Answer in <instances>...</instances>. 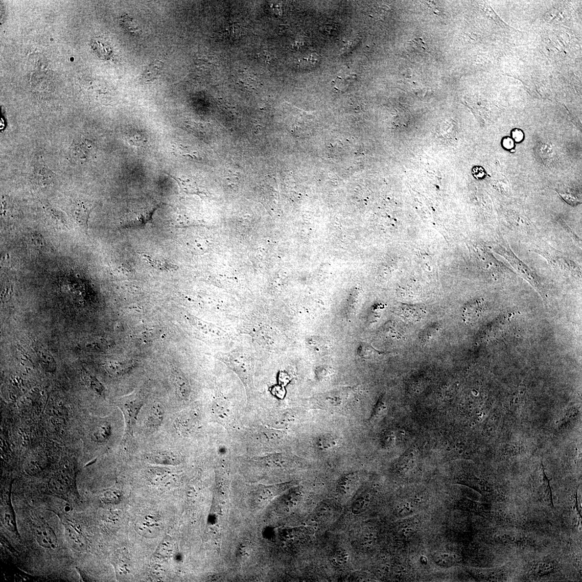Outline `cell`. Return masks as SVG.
I'll list each match as a JSON object with an SVG mask.
<instances>
[{
	"mask_svg": "<svg viewBox=\"0 0 582 582\" xmlns=\"http://www.w3.org/2000/svg\"><path fill=\"white\" fill-rule=\"evenodd\" d=\"M143 404V398L137 393L133 394L119 400L118 407L124 415L125 432L127 435H132L137 416Z\"/></svg>",
	"mask_w": 582,
	"mask_h": 582,
	"instance_id": "1",
	"label": "cell"
},
{
	"mask_svg": "<svg viewBox=\"0 0 582 582\" xmlns=\"http://www.w3.org/2000/svg\"><path fill=\"white\" fill-rule=\"evenodd\" d=\"M348 398L346 394L331 393L314 397L312 406L314 409L336 412L346 407Z\"/></svg>",
	"mask_w": 582,
	"mask_h": 582,
	"instance_id": "2",
	"label": "cell"
},
{
	"mask_svg": "<svg viewBox=\"0 0 582 582\" xmlns=\"http://www.w3.org/2000/svg\"><path fill=\"white\" fill-rule=\"evenodd\" d=\"M158 206L133 208L125 216L122 224L125 227L138 228L145 226L152 220L153 213Z\"/></svg>",
	"mask_w": 582,
	"mask_h": 582,
	"instance_id": "3",
	"label": "cell"
},
{
	"mask_svg": "<svg viewBox=\"0 0 582 582\" xmlns=\"http://www.w3.org/2000/svg\"><path fill=\"white\" fill-rule=\"evenodd\" d=\"M56 175L47 166L41 159L35 163L30 179L32 184L40 188H47L55 182Z\"/></svg>",
	"mask_w": 582,
	"mask_h": 582,
	"instance_id": "4",
	"label": "cell"
},
{
	"mask_svg": "<svg viewBox=\"0 0 582 582\" xmlns=\"http://www.w3.org/2000/svg\"><path fill=\"white\" fill-rule=\"evenodd\" d=\"M97 205L85 200L78 199L73 202L71 207V214L74 221L87 233L89 220L91 213Z\"/></svg>",
	"mask_w": 582,
	"mask_h": 582,
	"instance_id": "5",
	"label": "cell"
},
{
	"mask_svg": "<svg viewBox=\"0 0 582 582\" xmlns=\"http://www.w3.org/2000/svg\"><path fill=\"white\" fill-rule=\"evenodd\" d=\"M93 143L85 138H78L72 143L70 158L74 163H84L92 156Z\"/></svg>",
	"mask_w": 582,
	"mask_h": 582,
	"instance_id": "6",
	"label": "cell"
},
{
	"mask_svg": "<svg viewBox=\"0 0 582 582\" xmlns=\"http://www.w3.org/2000/svg\"><path fill=\"white\" fill-rule=\"evenodd\" d=\"M475 578L483 582H500L505 579L504 571L503 569H476L469 570Z\"/></svg>",
	"mask_w": 582,
	"mask_h": 582,
	"instance_id": "7",
	"label": "cell"
},
{
	"mask_svg": "<svg viewBox=\"0 0 582 582\" xmlns=\"http://www.w3.org/2000/svg\"><path fill=\"white\" fill-rule=\"evenodd\" d=\"M138 255L144 262L154 269L170 272L177 271L178 269L177 265L170 263L167 260L152 257L151 256L143 253H138Z\"/></svg>",
	"mask_w": 582,
	"mask_h": 582,
	"instance_id": "8",
	"label": "cell"
},
{
	"mask_svg": "<svg viewBox=\"0 0 582 582\" xmlns=\"http://www.w3.org/2000/svg\"><path fill=\"white\" fill-rule=\"evenodd\" d=\"M432 558L435 563L442 568L453 567L460 563L462 559L458 554L446 552L436 553Z\"/></svg>",
	"mask_w": 582,
	"mask_h": 582,
	"instance_id": "9",
	"label": "cell"
},
{
	"mask_svg": "<svg viewBox=\"0 0 582 582\" xmlns=\"http://www.w3.org/2000/svg\"><path fill=\"white\" fill-rule=\"evenodd\" d=\"M458 507L463 510L473 512L484 517H489L490 514L488 507L468 499H463L459 501Z\"/></svg>",
	"mask_w": 582,
	"mask_h": 582,
	"instance_id": "10",
	"label": "cell"
},
{
	"mask_svg": "<svg viewBox=\"0 0 582 582\" xmlns=\"http://www.w3.org/2000/svg\"><path fill=\"white\" fill-rule=\"evenodd\" d=\"M164 417V410L159 404L153 405L149 410L146 424L149 428H157L162 424Z\"/></svg>",
	"mask_w": 582,
	"mask_h": 582,
	"instance_id": "11",
	"label": "cell"
},
{
	"mask_svg": "<svg viewBox=\"0 0 582 582\" xmlns=\"http://www.w3.org/2000/svg\"><path fill=\"white\" fill-rule=\"evenodd\" d=\"M542 471L543 480L539 494H540V498L544 504L549 507H551V508L554 509V504L553 502L552 490L551 484H550V480L546 476V474L545 471H544V469L543 466Z\"/></svg>",
	"mask_w": 582,
	"mask_h": 582,
	"instance_id": "12",
	"label": "cell"
},
{
	"mask_svg": "<svg viewBox=\"0 0 582 582\" xmlns=\"http://www.w3.org/2000/svg\"><path fill=\"white\" fill-rule=\"evenodd\" d=\"M46 212L48 218L54 224L55 226L62 228H68L66 218L63 213L53 208L49 204L45 203Z\"/></svg>",
	"mask_w": 582,
	"mask_h": 582,
	"instance_id": "13",
	"label": "cell"
},
{
	"mask_svg": "<svg viewBox=\"0 0 582 582\" xmlns=\"http://www.w3.org/2000/svg\"><path fill=\"white\" fill-rule=\"evenodd\" d=\"M556 569V566L550 560H541L533 565L532 574L536 577H542L551 574Z\"/></svg>",
	"mask_w": 582,
	"mask_h": 582,
	"instance_id": "14",
	"label": "cell"
},
{
	"mask_svg": "<svg viewBox=\"0 0 582 582\" xmlns=\"http://www.w3.org/2000/svg\"><path fill=\"white\" fill-rule=\"evenodd\" d=\"M174 373L176 388L180 397L184 399H187L190 393V388L187 380L177 371H175Z\"/></svg>",
	"mask_w": 582,
	"mask_h": 582,
	"instance_id": "15",
	"label": "cell"
},
{
	"mask_svg": "<svg viewBox=\"0 0 582 582\" xmlns=\"http://www.w3.org/2000/svg\"><path fill=\"white\" fill-rule=\"evenodd\" d=\"M110 426L109 423L100 422L96 425L92 432V438L95 442H102L108 439L110 435Z\"/></svg>",
	"mask_w": 582,
	"mask_h": 582,
	"instance_id": "16",
	"label": "cell"
},
{
	"mask_svg": "<svg viewBox=\"0 0 582 582\" xmlns=\"http://www.w3.org/2000/svg\"><path fill=\"white\" fill-rule=\"evenodd\" d=\"M212 410L216 417L222 421H228L231 415L229 405L221 399L215 400L212 405Z\"/></svg>",
	"mask_w": 582,
	"mask_h": 582,
	"instance_id": "17",
	"label": "cell"
},
{
	"mask_svg": "<svg viewBox=\"0 0 582 582\" xmlns=\"http://www.w3.org/2000/svg\"><path fill=\"white\" fill-rule=\"evenodd\" d=\"M316 444L320 449L330 450L337 445V440L332 435L324 434L317 438Z\"/></svg>",
	"mask_w": 582,
	"mask_h": 582,
	"instance_id": "18",
	"label": "cell"
},
{
	"mask_svg": "<svg viewBox=\"0 0 582 582\" xmlns=\"http://www.w3.org/2000/svg\"><path fill=\"white\" fill-rule=\"evenodd\" d=\"M174 544L171 538H165L158 549V554L163 558L170 557L174 551Z\"/></svg>",
	"mask_w": 582,
	"mask_h": 582,
	"instance_id": "19",
	"label": "cell"
},
{
	"mask_svg": "<svg viewBox=\"0 0 582 582\" xmlns=\"http://www.w3.org/2000/svg\"><path fill=\"white\" fill-rule=\"evenodd\" d=\"M238 79L245 87L254 88L258 82L253 74L248 71H241L239 74Z\"/></svg>",
	"mask_w": 582,
	"mask_h": 582,
	"instance_id": "20",
	"label": "cell"
},
{
	"mask_svg": "<svg viewBox=\"0 0 582 582\" xmlns=\"http://www.w3.org/2000/svg\"><path fill=\"white\" fill-rule=\"evenodd\" d=\"M162 67V63L159 61H157L152 64L147 69L145 73L143 74V79L145 81H150L155 77H157L159 74L160 69Z\"/></svg>",
	"mask_w": 582,
	"mask_h": 582,
	"instance_id": "21",
	"label": "cell"
},
{
	"mask_svg": "<svg viewBox=\"0 0 582 582\" xmlns=\"http://www.w3.org/2000/svg\"><path fill=\"white\" fill-rule=\"evenodd\" d=\"M371 498V495L366 493L363 495L359 499H357L353 507V512L359 513L363 510L366 509L370 504Z\"/></svg>",
	"mask_w": 582,
	"mask_h": 582,
	"instance_id": "22",
	"label": "cell"
},
{
	"mask_svg": "<svg viewBox=\"0 0 582 582\" xmlns=\"http://www.w3.org/2000/svg\"><path fill=\"white\" fill-rule=\"evenodd\" d=\"M415 505L414 502H406L399 507L398 515L401 517L412 515L415 511Z\"/></svg>",
	"mask_w": 582,
	"mask_h": 582,
	"instance_id": "23",
	"label": "cell"
},
{
	"mask_svg": "<svg viewBox=\"0 0 582 582\" xmlns=\"http://www.w3.org/2000/svg\"><path fill=\"white\" fill-rule=\"evenodd\" d=\"M154 460L157 462H175L177 460V456L172 452H162L154 454L152 456Z\"/></svg>",
	"mask_w": 582,
	"mask_h": 582,
	"instance_id": "24",
	"label": "cell"
},
{
	"mask_svg": "<svg viewBox=\"0 0 582 582\" xmlns=\"http://www.w3.org/2000/svg\"><path fill=\"white\" fill-rule=\"evenodd\" d=\"M358 353L361 357H369L375 355L377 353V351L374 350V349H372V347L368 346V345L362 344L359 347Z\"/></svg>",
	"mask_w": 582,
	"mask_h": 582,
	"instance_id": "25",
	"label": "cell"
},
{
	"mask_svg": "<svg viewBox=\"0 0 582 582\" xmlns=\"http://www.w3.org/2000/svg\"><path fill=\"white\" fill-rule=\"evenodd\" d=\"M416 531V528L413 523L410 522L405 523V524L402 526L400 528V533L402 535L408 538L412 536Z\"/></svg>",
	"mask_w": 582,
	"mask_h": 582,
	"instance_id": "26",
	"label": "cell"
},
{
	"mask_svg": "<svg viewBox=\"0 0 582 582\" xmlns=\"http://www.w3.org/2000/svg\"><path fill=\"white\" fill-rule=\"evenodd\" d=\"M89 382L90 387L93 390V391L102 396L104 392V387L102 384H101L97 379L92 376H90V378H89Z\"/></svg>",
	"mask_w": 582,
	"mask_h": 582,
	"instance_id": "27",
	"label": "cell"
},
{
	"mask_svg": "<svg viewBox=\"0 0 582 582\" xmlns=\"http://www.w3.org/2000/svg\"><path fill=\"white\" fill-rule=\"evenodd\" d=\"M50 485V488L53 491V492H55L58 494H62L65 493L66 492V488L65 485H64L63 483H61L59 480H56L55 479L52 480V481L51 482Z\"/></svg>",
	"mask_w": 582,
	"mask_h": 582,
	"instance_id": "28",
	"label": "cell"
},
{
	"mask_svg": "<svg viewBox=\"0 0 582 582\" xmlns=\"http://www.w3.org/2000/svg\"><path fill=\"white\" fill-rule=\"evenodd\" d=\"M511 135L512 140L516 142H520L524 139V133H523L522 130L519 129L512 130L511 132Z\"/></svg>",
	"mask_w": 582,
	"mask_h": 582,
	"instance_id": "29",
	"label": "cell"
},
{
	"mask_svg": "<svg viewBox=\"0 0 582 582\" xmlns=\"http://www.w3.org/2000/svg\"><path fill=\"white\" fill-rule=\"evenodd\" d=\"M502 146L506 150H511L514 148V141L510 137H506L502 140Z\"/></svg>",
	"mask_w": 582,
	"mask_h": 582,
	"instance_id": "30",
	"label": "cell"
},
{
	"mask_svg": "<svg viewBox=\"0 0 582 582\" xmlns=\"http://www.w3.org/2000/svg\"><path fill=\"white\" fill-rule=\"evenodd\" d=\"M122 23L124 24V26L127 29V30L135 32V33L136 32H137L138 29V25L135 23H134L133 21L131 24H130L128 22L127 18H123V19L122 20Z\"/></svg>",
	"mask_w": 582,
	"mask_h": 582,
	"instance_id": "31",
	"label": "cell"
},
{
	"mask_svg": "<svg viewBox=\"0 0 582 582\" xmlns=\"http://www.w3.org/2000/svg\"><path fill=\"white\" fill-rule=\"evenodd\" d=\"M32 241H33L35 244L39 245V246H42L45 243V241L40 234H34L32 236Z\"/></svg>",
	"mask_w": 582,
	"mask_h": 582,
	"instance_id": "32",
	"label": "cell"
},
{
	"mask_svg": "<svg viewBox=\"0 0 582 582\" xmlns=\"http://www.w3.org/2000/svg\"><path fill=\"white\" fill-rule=\"evenodd\" d=\"M37 541L40 545L45 548H50L51 544L47 538L44 535L39 536L37 538Z\"/></svg>",
	"mask_w": 582,
	"mask_h": 582,
	"instance_id": "33",
	"label": "cell"
}]
</instances>
